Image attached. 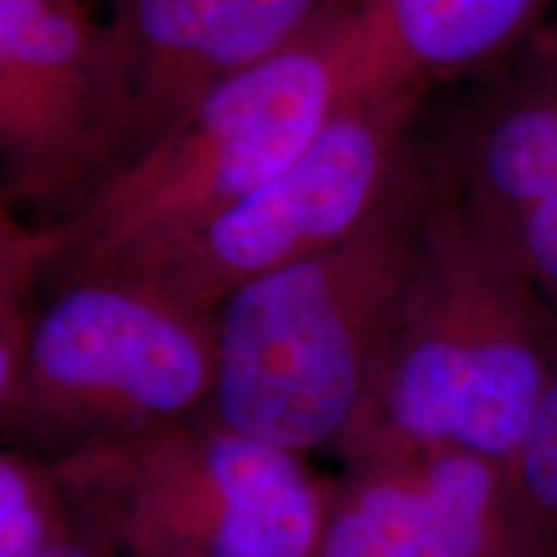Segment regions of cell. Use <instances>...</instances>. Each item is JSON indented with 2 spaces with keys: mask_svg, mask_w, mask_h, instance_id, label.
<instances>
[{
  "mask_svg": "<svg viewBox=\"0 0 557 557\" xmlns=\"http://www.w3.org/2000/svg\"><path fill=\"white\" fill-rule=\"evenodd\" d=\"M557 372V310L431 165L416 259L344 465L418 447L513 455Z\"/></svg>",
  "mask_w": 557,
  "mask_h": 557,
  "instance_id": "1",
  "label": "cell"
},
{
  "mask_svg": "<svg viewBox=\"0 0 557 557\" xmlns=\"http://www.w3.org/2000/svg\"><path fill=\"white\" fill-rule=\"evenodd\" d=\"M429 189L431 169L416 160L357 235L220 305L207 408L225 426L302 457L336 447L387 351Z\"/></svg>",
  "mask_w": 557,
  "mask_h": 557,
  "instance_id": "2",
  "label": "cell"
},
{
  "mask_svg": "<svg viewBox=\"0 0 557 557\" xmlns=\"http://www.w3.org/2000/svg\"><path fill=\"white\" fill-rule=\"evenodd\" d=\"M351 11L222 83L52 230L50 278L163 246L248 197L351 99Z\"/></svg>",
  "mask_w": 557,
  "mask_h": 557,
  "instance_id": "3",
  "label": "cell"
},
{
  "mask_svg": "<svg viewBox=\"0 0 557 557\" xmlns=\"http://www.w3.org/2000/svg\"><path fill=\"white\" fill-rule=\"evenodd\" d=\"M52 465L75 527L114 557H310L333 487L209 408Z\"/></svg>",
  "mask_w": 557,
  "mask_h": 557,
  "instance_id": "4",
  "label": "cell"
},
{
  "mask_svg": "<svg viewBox=\"0 0 557 557\" xmlns=\"http://www.w3.org/2000/svg\"><path fill=\"white\" fill-rule=\"evenodd\" d=\"M5 444L60 459L207 408L218 312L127 271L50 278Z\"/></svg>",
  "mask_w": 557,
  "mask_h": 557,
  "instance_id": "5",
  "label": "cell"
},
{
  "mask_svg": "<svg viewBox=\"0 0 557 557\" xmlns=\"http://www.w3.org/2000/svg\"><path fill=\"white\" fill-rule=\"evenodd\" d=\"M423 99V90L351 96L248 197L181 238L86 271H127L220 310L243 284L341 246L385 207L418 160L408 135Z\"/></svg>",
  "mask_w": 557,
  "mask_h": 557,
  "instance_id": "6",
  "label": "cell"
},
{
  "mask_svg": "<svg viewBox=\"0 0 557 557\" xmlns=\"http://www.w3.org/2000/svg\"><path fill=\"white\" fill-rule=\"evenodd\" d=\"M127 90L107 18L86 0H0L3 207L60 222L120 169Z\"/></svg>",
  "mask_w": 557,
  "mask_h": 557,
  "instance_id": "7",
  "label": "cell"
},
{
  "mask_svg": "<svg viewBox=\"0 0 557 557\" xmlns=\"http://www.w3.org/2000/svg\"><path fill=\"white\" fill-rule=\"evenodd\" d=\"M480 81L436 169L557 310V13Z\"/></svg>",
  "mask_w": 557,
  "mask_h": 557,
  "instance_id": "8",
  "label": "cell"
},
{
  "mask_svg": "<svg viewBox=\"0 0 557 557\" xmlns=\"http://www.w3.org/2000/svg\"><path fill=\"white\" fill-rule=\"evenodd\" d=\"M359 0H107L127 90L120 169L222 83L287 52Z\"/></svg>",
  "mask_w": 557,
  "mask_h": 557,
  "instance_id": "9",
  "label": "cell"
},
{
  "mask_svg": "<svg viewBox=\"0 0 557 557\" xmlns=\"http://www.w3.org/2000/svg\"><path fill=\"white\" fill-rule=\"evenodd\" d=\"M310 557H513L504 465L462 447L344 465Z\"/></svg>",
  "mask_w": 557,
  "mask_h": 557,
  "instance_id": "10",
  "label": "cell"
},
{
  "mask_svg": "<svg viewBox=\"0 0 557 557\" xmlns=\"http://www.w3.org/2000/svg\"><path fill=\"white\" fill-rule=\"evenodd\" d=\"M557 13V0H359L351 96L483 78Z\"/></svg>",
  "mask_w": 557,
  "mask_h": 557,
  "instance_id": "11",
  "label": "cell"
},
{
  "mask_svg": "<svg viewBox=\"0 0 557 557\" xmlns=\"http://www.w3.org/2000/svg\"><path fill=\"white\" fill-rule=\"evenodd\" d=\"M504 475L513 557H557V372Z\"/></svg>",
  "mask_w": 557,
  "mask_h": 557,
  "instance_id": "12",
  "label": "cell"
},
{
  "mask_svg": "<svg viewBox=\"0 0 557 557\" xmlns=\"http://www.w3.org/2000/svg\"><path fill=\"white\" fill-rule=\"evenodd\" d=\"M75 529L52 459L0 451V557H39Z\"/></svg>",
  "mask_w": 557,
  "mask_h": 557,
  "instance_id": "13",
  "label": "cell"
},
{
  "mask_svg": "<svg viewBox=\"0 0 557 557\" xmlns=\"http://www.w3.org/2000/svg\"><path fill=\"white\" fill-rule=\"evenodd\" d=\"M39 557H114L107 553L101 545H96L94 540H88L78 527L67 534L65 540H60L58 545H52L45 555Z\"/></svg>",
  "mask_w": 557,
  "mask_h": 557,
  "instance_id": "14",
  "label": "cell"
}]
</instances>
